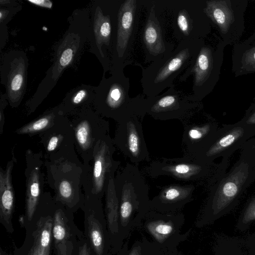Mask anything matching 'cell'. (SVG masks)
Wrapping results in <instances>:
<instances>
[{
  "mask_svg": "<svg viewBox=\"0 0 255 255\" xmlns=\"http://www.w3.org/2000/svg\"><path fill=\"white\" fill-rule=\"evenodd\" d=\"M53 213H37L36 211L30 223L24 228L26 235L31 239L33 255H50L53 242Z\"/></svg>",
  "mask_w": 255,
  "mask_h": 255,
  "instance_id": "5bb4252c",
  "label": "cell"
},
{
  "mask_svg": "<svg viewBox=\"0 0 255 255\" xmlns=\"http://www.w3.org/2000/svg\"><path fill=\"white\" fill-rule=\"evenodd\" d=\"M106 213L111 243V252L114 253L117 248L119 231V202L115 188L114 175L110 177L106 189Z\"/></svg>",
  "mask_w": 255,
  "mask_h": 255,
  "instance_id": "ffe728a7",
  "label": "cell"
},
{
  "mask_svg": "<svg viewBox=\"0 0 255 255\" xmlns=\"http://www.w3.org/2000/svg\"><path fill=\"white\" fill-rule=\"evenodd\" d=\"M58 140L59 138L56 136H53L50 138L47 147L48 151H51L56 148Z\"/></svg>",
  "mask_w": 255,
  "mask_h": 255,
  "instance_id": "e575fe53",
  "label": "cell"
},
{
  "mask_svg": "<svg viewBox=\"0 0 255 255\" xmlns=\"http://www.w3.org/2000/svg\"><path fill=\"white\" fill-rule=\"evenodd\" d=\"M248 0H208L204 12L218 30L226 46L239 42L245 29V14Z\"/></svg>",
  "mask_w": 255,
  "mask_h": 255,
  "instance_id": "8992f818",
  "label": "cell"
},
{
  "mask_svg": "<svg viewBox=\"0 0 255 255\" xmlns=\"http://www.w3.org/2000/svg\"><path fill=\"white\" fill-rule=\"evenodd\" d=\"M13 162H8L5 170L0 172V223L9 233H12L14 198L11 183Z\"/></svg>",
  "mask_w": 255,
  "mask_h": 255,
  "instance_id": "ac0fdd59",
  "label": "cell"
},
{
  "mask_svg": "<svg viewBox=\"0 0 255 255\" xmlns=\"http://www.w3.org/2000/svg\"><path fill=\"white\" fill-rule=\"evenodd\" d=\"M255 220V197L253 198L246 209L243 221L248 223Z\"/></svg>",
  "mask_w": 255,
  "mask_h": 255,
  "instance_id": "f546056e",
  "label": "cell"
},
{
  "mask_svg": "<svg viewBox=\"0 0 255 255\" xmlns=\"http://www.w3.org/2000/svg\"><path fill=\"white\" fill-rule=\"evenodd\" d=\"M115 185L123 226L134 214L142 215L150 209L149 186L137 165L128 163L117 173Z\"/></svg>",
  "mask_w": 255,
  "mask_h": 255,
  "instance_id": "3957f363",
  "label": "cell"
},
{
  "mask_svg": "<svg viewBox=\"0 0 255 255\" xmlns=\"http://www.w3.org/2000/svg\"><path fill=\"white\" fill-rule=\"evenodd\" d=\"M203 38L182 40L172 51L142 68L141 84L147 97L158 95L166 88L174 86L175 78L190 64L202 46Z\"/></svg>",
  "mask_w": 255,
  "mask_h": 255,
  "instance_id": "7a4b0ae2",
  "label": "cell"
},
{
  "mask_svg": "<svg viewBox=\"0 0 255 255\" xmlns=\"http://www.w3.org/2000/svg\"><path fill=\"white\" fill-rule=\"evenodd\" d=\"M201 101L193 95H187L174 87L155 97H141L138 116L142 120L146 114L160 121L177 119L181 122L200 112Z\"/></svg>",
  "mask_w": 255,
  "mask_h": 255,
  "instance_id": "277c9868",
  "label": "cell"
},
{
  "mask_svg": "<svg viewBox=\"0 0 255 255\" xmlns=\"http://www.w3.org/2000/svg\"><path fill=\"white\" fill-rule=\"evenodd\" d=\"M51 119V117L49 116L43 117L22 127L16 132L19 134H25L33 133L44 129L50 125Z\"/></svg>",
  "mask_w": 255,
  "mask_h": 255,
  "instance_id": "484cf974",
  "label": "cell"
},
{
  "mask_svg": "<svg viewBox=\"0 0 255 255\" xmlns=\"http://www.w3.org/2000/svg\"><path fill=\"white\" fill-rule=\"evenodd\" d=\"M200 112L181 122L183 127L181 147L184 156L196 158L209 144L220 128L212 117L206 114L199 115Z\"/></svg>",
  "mask_w": 255,
  "mask_h": 255,
  "instance_id": "8fae6325",
  "label": "cell"
},
{
  "mask_svg": "<svg viewBox=\"0 0 255 255\" xmlns=\"http://www.w3.org/2000/svg\"><path fill=\"white\" fill-rule=\"evenodd\" d=\"M28 1H29L31 3H32L33 4H34L35 5L44 7L46 8H50L52 7V2L49 0H29Z\"/></svg>",
  "mask_w": 255,
  "mask_h": 255,
  "instance_id": "836d02e7",
  "label": "cell"
},
{
  "mask_svg": "<svg viewBox=\"0 0 255 255\" xmlns=\"http://www.w3.org/2000/svg\"><path fill=\"white\" fill-rule=\"evenodd\" d=\"M142 121L135 114L119 121L113 141L124 155L136 165L150 159L143 136Z\"/></svg>",
  "mask_w": 255,
  "mask_h": 255,
  "instance_id": "30bf717a",
  "label": "cell"
},
{
  "mask_svg": "<svg viewBox=\"0 0 255 255\" xmlns=\"http://www.w3.org/2000/svg\"><path fill=\"white\" fill-rule=\"evenodd\" d=\"M86 96V92L84 90H80L79 91L73 99V102L75 104H78L80 103L82 100L85 98Z\"/></svg>",
  "mask_w": 255,
  "mask_h": 255,
  "instance_id": "d590c367",
  "label": "cell"
},
{
  "mask_svg": "<svg viewBox=\"0 0 255 255\" xmlns=\"http://www.w3.org/2000/svg\"><path fill=\"white\" fill-rule=\"evenodd\" d=\"M74 255H91L90 248L85 237L79 240L75 245Z\"/></svg>",
  "mask_w": 255,
  "mask_h": 255,
  "instance_id": "83f0119b",
  "label": "cell"
},
{
  "mask_svg": "<svg viewBox=\"0 0 255 255\" xmlns=\"http://www.w3.org/2000/svg\"><path fill=\"white\" fill-rule=\"evenodd\" d=\"M255 133L241 121L220 128L209 144L196 158L207 163L218 157H229L241 149Z\"/></svg>",
  "mask_w": 255,
  "mask_h": 255,
  "instance_id": "9c48e42d",
  "label": "cell"
},
{
  "mask_svg": "<svg viewBox=\"0 0 255 255\" xmlns=\"http://www.w3.org/2000/svg\"><path fill=\"white\" fill-rule=\"evenodd\" d=\"M232 72L236 77L249 74L255 66V39H247L233 45Z\"/></svg>",
  "mask_w": 255,
  "mask_h": 255,
  "instance_id": "44dd1931",
  "label": "cell"
},
{
  "mask_svg": "<svg viewBox=\"0 0 255 255\" xmlns=\"http://www.w3.org/2000/svg\"><path fill=\"white\" fill-rule=\"evenodd\" d=\"M40 195L39 168L35 167L28 177L26 192L25 213L20 220V224L25 228L32 220L37 208Z\"/></svg>",
  "mask_w": 255,
  "mask_h": 255,
  "instance_id": "7402d4cb",
  "label": "cell"
},
{
  "mask_svg": "<svg viewBox=\"0 0 255 255\" xmlns=\"http://www.w3.org/2000/svg\"><path fill=\"white\" fill-rule=\"evenodd\" d=\"M254 109H255V97L253 99V100L252 102L251 103L250 106L248 108V109L246 111L245 113H250L251 111H252L253 110H254Z\"/></svg>",
  "mask_w": 255,
  "mask_h": 255,
  "instance_id": "8d00e7d4",
  "label": "cell"
},
{
  "mask_svg": "<svg viewBox=\"0 0 255 255\" xmlns=\"http://www.w3.org/2000/svg\"><path fill=\"white\" fill-rule=\"evenodd\" d=\"M115 148L109 136H104L98 143L94 153L93 183L95 192L101 194L107 189L109 180L120 162L113 159Z\"/></svg>",
  "mask_w": 255,
  "mask_h": 255,
  "instance_id": "4fadbf2b",
  "label": "cell"
},
{
  "mask_svg": "<svg viewBox=\"0 0 255 255\" xmlns=\"http://www.w3.org/2000/svg\"><path fill=\"white\" fill-rule=\"evenodd\" d=\"M240 121L255 133V109L250 113H245Z\"/></svg>",
  "mask_w": 255,
  "mask_h": 255,
  "instance_id": "4dcf8cb0",
  "label": "cell"
},
{
  "mask_svg": "<svg viewBox=\"0 0 255 255\" xmlns=\"http://www.w3.org/2000/svg\"><path fill=\"white\" fill-rule=\"evenodd\" d=\"M106 84L104 111L107 116L118 122L129 115H137L141 96L129 97V79L122 68L116 70Z\"/></svg>",
  "mask_w": 255,
  "mask_h": 255,
  "instance_id": "ba28073f",
  "label": "cell"
},
{
  "mask_svg": "<svg viewBox=\"0 0 255 255\" xmlns=\"http://www.w3.org/2000/svg\"><path fill=\"white\" fill-rule=\"evenodd\" d=\"M0 255H9L4 250H3L1 248H0Z\"/></svg>",
  "mask_w": 255,
  "mask_h": 255,
  "instance_id": "ab89813d",
  "label": "cell"
},
{
  "mask_svg": "<svg viewBox=\"0 0 255 255\" xmlns=\"http://www.w3.org/2000/svg\"><path fill=\"white\" fill-rule=\"evenodd\" d=\"M195 189L196 186L193 183L171 184L164 186L150 200V208L162 212L179 209L193 199Z\"/></svg>",
  "mask_w": 255,
  "mask_h": 255,
  "instance_id": "9a60e30c",
  "label": "cell"
},
{
  "mask_svg": "<svg viewBox=\"0 0 255 255\" xmlns=\"http://www.w3.org/2000/svg\"><path fill=\"white\" fill-rule=\"evenodd\" d=\"M219 163H207L194 157H161L150 162L144 171L151 178L168 176L176 180L203 185L219 169Z\"/></svg>",
  "mask_w": 255,
  "mask_h": 255,
  "instance_id": "52a82bcc",
  "label": "cell"
},
{
  "mask_svg": "<svg viewBox=\"0 0 255 255\" xmlns=\"http://www.w3.org/2000/svg\"><path fill=\"white\" fill-rule=\"evenodd\" d=\"M129 255H140V252L137 249H134L130 253Z\"/></svg>",
  "mask_w": 255,
  "mask_h": 255,
  "instance_id": "74e56055",
  "label": "cell"
},
{
  "mask_svg": "<svg viewBox=\"0 0 255 255\" xmlns=\"http://www.w3.org/2000/svg\"><path fill=\"white\" fill-rule=\"evenodd\" d=\"M52 239L54 248L67 242L76 245L79 240L84 238L81 231L74 221L73 212L62 208L56 209L53 216Z\"/></svg>",
  "mask_w": 255,
  "mask_h": 255,
  "instance_id": "2e32d148",
  "label": "cell"
},
{
  "mask_svg": "<svg viewBox=\"0 0 255 255\" xmlns=\"http://www.w3.org/2000/svg\"><path fill=\"white\" fill-rule=\"evenodd\" d=\"M88 203L84 208V234L91 255H109L111 243L101 205L99 201Z\"/></svg>",
  "mask_w": 255,
  "mask_h": 255,
  "instance_id": "7c38bea8",
  "label": "cell"
},
{
  "mask_svg": "<svg viewBox=\"0 0 255 255\" xmlns=\"http://www.w3.org/2000/svg\"><path fill=\"white\" fill-rule=\"evenodd\" d=\"M148 225V229L150 233L158 240L165 239L173 231V226L168 222L159 220Z\"/></svg>",
  "mask_w": 255,
  "mask_h": 255,
  "instance_id": "cb8c5ba5",
  "label": "cell"
},
{
  "mask_svg": "<svg viewBox=\"0 0 255 255\" xmlns=\"http://www.w3.org/2000/svg\"><path fill=\"white\" fill-rule=\"evenodd\" d=\"M75 135L80 146L83 149H86L90 143V127L87 122H82L77 126Z\"/></svg>",
  "mask_w": 255,
  "mask_h": 255,
  "instance_id": "4316f807",
  "label": "cell"
},
{
  "mask_svg": "<svg viewBox=\"0 0 255 255\" xmlns=\"http://www.w3.org/2000/svg\"><path fill=\"white\" fill-rule=\"evenodd\" d=\"M95 29L99 42L108 44L111 32L109 16H104L101 12H99Z\"/></svg>",
  "mask_w": 255,
  "mask_h": 255,
  "instance_id": "603a6c76",
  "label": "cell"
},
{
  "mask_svg": "<svg viewBox=\"0 0 255 255\" xmlns=\"http://www.w3.org/2000/svg\"><path fill=\"white\" fill-rule=\"evenodd\" d=\"M73 57V51L70 48L65 50L60 58V64L63 67L67 66L71 62Z\"/></svg>",
  "mask_w": 255,
  "mask_h": 255,
  "instance_id": "d6a6232c",
  "label": "cell"
},
{
  "mask_svg": "<svg viewBox=\"0 0 255 255\" xmlns=\"http://www.w3.org/2000/svg\"><path fill=\"white\" fill-rule=\"evenodd\" d=\"M239 159L227 172L205 191L207 206L216 215L234 205L255 181V137L241 148Z\"/></svg>",
  "mask_w": 255,
  "mask_h": 255,
  "instance_id": "6da1fadb",
  "label": "cell"
},
{
  "mask_svg": "<svg viewBox=\"0 0 255 255\" xmlns=\"http://www.w3.org/2000/svg\"><path fill=\"white\" fill-rule=\"evenodd\" d=\"M143 42L147 61H154L167 51L164 42L161 28L155 15V5L149 11L144 28Z\"/></svg>",
  "mask_w": 255,
  "mask_h": 255,
  "instance_id": "e0dca14e",
  "label": "cell"
},
{
  "mask_svg": "<svg viewBox=\"0 0 255 255\" xmlns=\"http://www.w3.org/2000/svg\"><path fill=\"white\" fill-rule=\"evenodd\" d=\"M23 76L20 74H17L14 76L10 83V88L13 92H16L20 90L23 83Z\"/></svg>",
  "mask_w": 255,
  "mask_h": 255,
  "instance_id": "1f68e13d",
  "label": "cell"
},
{
  "mask_svg": "<svg viewBox=\"0 0 255 255\" xmlns=\"http://www.w3.org/2000/svg\"><path fill=\"white\" fill-rule=\"evenodd\" d=\"M75 246L70 241L62 243L55 248L56 255H74Z\"/></svg>",
  "mask_w": 255,
  "mask_h": 255,
  "instance_id": "f1b7e54d",
  "label": "cell"
},
{
  "mask_svg": "<svg viewBox=\"0 0 255 255\" xmlns=\"http://www.w3.org/2000/svg\"><path fill=\"white\" fill-rule=\"evenodd\" d=\"M136 8L135 0H125L121 5L118 13L117 51L120 58L127 51L133 30Z\"/></svg>",
  "mask_w": 255,
  "mask_h": 255,
  "instance_id": "d6986e66",
  "label": "cell"
},
{
  "mask_svg": "<svg viewBox=\"0 0 255 255\" xmlns=\"http://www.w3.org/2000/svg\"><path fill=\"white\" fill-rule=\"evenodd\" d=\"M177 26L184 36H189L193 30V20L185 9L180 10L177 17Z\"/></svg>",
  "mask_w": 255,
  "mask_h": 255,
  "instance_id": "d4e9b609",
  "label": "cell"
},
{
  "mask_svg": "<svg viewBox=\"0 0 255 255\" xmlns=\"http://www.w3.org/2000/svg\"><path fill=\"white\" fill-rule=\"evenodd\" d=\"M255 73V66L253 67L250 71L249 74Z\"/></svg>",
  "mask_w": 255,
  "mask_h": 255,
  "instance_id": "60d3db41",
  "label": "cell"
},
{
  "mask_svg": "<svg viewBox=\"0 0 255 255\" xmlns=\"http://www.w3.org/2000/svg\"><path fill=\"white\" fill-rule=\"evenodd\" d=\"M225 47L221 41L215 48L203 45L179 79L183 82L193 75V95L199 101L213 91L220 79Z\"/></svg>",
  "mask_w": 255,
  "mask_h": 255,
  "instance_id": "5b68a950",
  "label": "cell"
},
{
  "mask_svg": "<svg viewBox=\"0 0 255 255\" xmlns=\"http://www.w3.org/2000/svg\"><path fill=\"white\" fill-rule=\"evenodd\" d=\"M246 39L249 41L255 39V30L254 31L253 33Z\"/></svg>",
  "mask_w": 255,
  "mask_h": 255,
  "instance_id": "f35d334b",
  "label": "cell"
}]
</instances>
